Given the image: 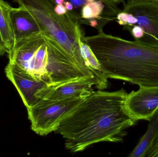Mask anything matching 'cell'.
<instances>
[{
    "mask_svg": "<svg viewBox=\"0 0 158 157\" xmlns=\"http://www.w3.org/2000/svg\"><path fill=\"white\" fill-rule=\"evenodd\" d=\"M127 95L123 88L114 92L94 91L59 123L54 132L63 136L66 147L72 153L100 142H123L128 134L126 130L138 122L124 109Z\"/></svg>",
    "mask_w": 158,
    "mask_h": 157,
    "instance_id": "obj_1",
    "label": "cell"
},
{
    "mask_svg": "<svg viewBox=\"0 0 158 157\" xmlns=\"http://www.w3.org/2000/svg\"><path fill=\"white\" fill-rule=\"evenodd\" d=\"M107 78L123 80L139 87H158V44L130 41L107 35L83 37Z\"/></svg>",
    "mask_w": 158,
    "mask_h": 157,
    "instance_id": "obj_2",
    "label": "cell"
},
{
    "mask_svg": "<svg viewBox=\"0 0 158 157\" xmlns=\"http://www.w3.org/2000/svg\"><path fill=\"white\" fill-rule=\"evenodd\" d=\"M7 53L9 63L48 86L94 77L79 68L59 42L45 30L14 43Z\"/></svg>",
    "mask_w": 158,
    "mask_h": 157,
    "instance_id": "obj_3",
    "label": "cell"
},
{
    "mask_svg": "<svg viewBox=\"0 0 158 157\" xmlns=\"http://www.w3.org/2000/svg\"><path fill=\"white\" fill-rule=\"evenodd\" d=\"M27 9L40 26L59 42L79 68L91 75L97 73L87 65L81 50L84 36L76 15H59L54 10L55 0H14Z\"/></svg>",
    "mask_w": 158,
    "mask_h": 157,
    "instance_id": "obj_4",
    "label": "cell"
},
{
    "mask_svg": "<svg viewBox=\"0 0 158 157\" xmlns=\"http://www.w3.org/2000/svg\"><path fill=\"white\" fill-rule=\"evenodd\" d=\"M87 96L56 100L40 99L27 109L32 131L42 136L54 132L59 123Z\"/></svg>",
    "mask_w": 158,
    "mask_h": 157,
    "instance_id": "obj_5",
    "label": "cell"
},
{
    "mask_svg": "<svg viewBox=\"0 0 158 157\" xmlns=\"http://www.w3.org/2000/svg\"><path fill=\"white\" fill-rule=\"evenodd\" d=\"M122 11L132 14L136 19L135 25L144 30V37L141 41L158 44V2L127 0Z\"/></svg>",
    "mask_w": 158,
    "mask_h": 157,
    "instance_id": "obj_6",
    "label": "cell"
},
{
    "mask_svg": "<svg viewBox=\"0 0 158 157\" xmlns=\"http://www.w3.org/2000/svg\"><path fill=\"white\" fill-rule=\"evenodd\" d=\"M127 114L133 120L149 121L158 110V87H140L128 94L124 102Z\"/></svg>",
    "mask_w": 158,
    "mask_h": 157,
    "instance_id": "obj_7",
    "label": "cell"
},
{
    "mask_svg": "<svg viewBox=\"0 0 158 157\" xmlns=\"http://www.w3.org/2000/svg\"><path fill=\"white\" fill-rule=\"evenodd\" d=\"M93 86L98 88L97 80L94 77H88L56 85L47 86L40 90L36 96L39 99L52 100L87 96L94 92Z\"/></svg>",
    "mask_w": 158,
    "mask_h": 157,
    "instance_id": "obj_8",
    "label": "cell"
},
{
    "mask_svg": "<svg viewBox=\"0 0 158 157\" xmlns=\"http://www.w3.org/2000/svg\"><path fill=\"white\" fill-rule=\"evenodd\" d=\"M5 73L17 89L27 109L40 100L36 97V94L48 86L45 82L35 79L17 65L9 62L6 67Z\"/></svg>",
    "mask_w": 158,
    "mask_h": 157,
    "instance_id": "obj_9",
    "label": "cell"
},
{
    "mask_svg": "<svg viewBox=\"0 0 158 157\" xmlns=\"http://www.w3.org/2000/svg\"><path fill=\"white\" fill-rule=\"evenodd\" d=\"M10 17L15 37V43L41 30H44L32 15L24 7H12Z\"/></svg>",
    "mask_w": 158,
    "mask_h": 157,
    "instance_id": "obj_10",
    "label": "cell"
},
{
    "mask_svg": "<svg viewBox=\"0 0 158 157\" xmlns=\"http://www.w3.org/2000/svg\"><path fill=\"white\" fill-rule=\"evenodd\" d=\"M147 131L140 138L129 157H145L151 150L158 136V110L149 121Z\"/></svg>",
    "mask_w": 158,
    "mask_h": 157,
    "instance_id": "obj_11",
    "label": "cell"
},
{
    "mask_svg": "<svg viewBox=\"0 0 158 157\" xmlns=\"http://www.w3.org/2000/svg\"><path fill=\"white\" fill-rule=\"evenodd\" d=\"M12 6L6 2L0 0V37L8 53L15 43V37L10 17Z\"/></svg>",
    "mask_w": 158,
    "mask_h": 157,
    "instance_id": "obj_12",
    "label": "cell"
},
{
    "mask_svg": "<svg viewBox=\"0 0 158 157\" xmlns=\"http://www.w3.org/2000/svg\"><path fill=\"white\" fill-rule=\"evenodd\" d=\"M81 50L82 55L86 61L87 65L92 70L98 73V74L106 77L102 73L100 64L97 59L96 57L93 53L90 47L83 42V41L81 45Z\"/></svg>",
    "mask_w": 158,
    "mask_h": 157,
    "instance_id": "obj_13",
    "label": "cell"
},
{
    "mask_svg": "<svg viewBox=\"0 0 158 157\" xmlns=\"http://www.w3.org/2000/svg\"><path fill=\"white\" fill-rule=\"evenodd\" d=\"M125 26V28L131 32L135 40L141 41L143 39L145 36V32L141 27L136 25Z\"/></svg>",
    "mask_w": 158,
    "mask_h": 157,
    "instance_id": "obj_14",
    "label": "cell"
},
{
    "mask_svg": "<svg viewBox=\"0 0 158 157\" xmlns=\"http://www.w3.org/2000/svg\"><path fill=\"white\" fill-rule=\"evenodd\" d=\"M86 4L90 6L92 10L94 18L98 17L102 13L104 8V5L102 2L100 1L87 2Z\"/></svg>",
    "mask_w": 158,
    "mask_h": 157,
    "instance_id": "obj_15",
    "label": "cell"
},
{
    "mask_svg": "<svg viewBox=\"0 0 158 157\" xmlns=\"http://www.w3.org/2000/svg\"><path fill=\"white\" fill-rule=\"evenodd\" d=\"M82 17L85 19L94 18L92 10L87 4L83 6L82 9Z\"/></svg>",
    "mask_w": 158,
    "mask_h": 157,
    "instance_id": "obj_16",
    "label": "cell"
},
{
    "mask_svg": "<svg viewBox=\"0 0 158 157\" xmlns=\"http://www.w3.org/2000/svg\"><path fill=\"white\" fill-rule=\"evenodd\" d=\"M147 157H158V136L154 142L153 147Z\"/></svg>",
    "mask_w": 158,
    "mask_h": 157,
    "instance_id": "obj_17",
    "label": "cell"
},
{
    "mask_svg": "<svg viewBox=\"0 0 158 157\" xmlns=\"http://www.w3.org/2000/svg\"><path fill=\"white\" fill-rule=\"evenodd\" d=\"M54 10L59 15L64 14L67 12V9L65 6L62 4H56Z\"/></svg>",
    "mask_w": 158,
    "mask_h": 157,
    "instance_id": "obj_18",
    "label": "cell"
},
{
    "mask_svg": "<svg viewBox=\"0 0 158 157\" xmlns=\"http://www.w3.org/2000/svg\"><path fill=\"white\" fill-rule=\"evenodd\" d=\"M64 6H65L66 8L69 11H72L73 9V5L70 2H68V1H65L64 3Z\"/></svg>",
    "mask_w": 158,
    "mask_h": 157,
    "instance_id": "obj_19",
    "label": "cell"
},
{
    "mask_svg": "<svg viewBox=\"0 0 158 157\" xmlns=\"http://www.w3.org/2000/svg\"><path fill=\"white\" fill-rule=\"evenodd\" d=\"M6 53H7V51L4 47L0 37V56H2Z\"/></svg>",
    "mask_w": 158,
    "mask_h": 157,
    "instance_id": "obj_20",
    "label": "cell"
},
{
    "mask_svg": "<svg viewBox=\"0 0 158 157\" xmlns=\"http://www.w3.org/2000/svg\"><path fill=\"white\" fill-rule=\"evenodd\" d=\"M65 2V0H55L56 3L57 4L63 5Z\"/></svg>",
    "mask_w": 158,
    "mask_h": 157,
    "instance_id": "obj_21",
    "label": "cell"
},
{
    "mask_svg": "<svg viewBox=\"0 0 158 157\" xmlns=\"http://www.w3.org/2000/svg\"><path fill=\"white\" fill-rule=\"evenodd\" d=\"M111 2L113 3H120V2H124L125 0H110Z\"/></svg>",
    "mask_w": 158,
    "mask_h": 157,
    "instance_id": "obj_22",
    "label": "cell"
},
{
    "mask_svg": "<svg viewBox=\"0 0 158 157\" xmlns=\"http://www.w3.org/2000/svg\"><path fill=\"white\" fill-rule=\"evenodd\" d=\"M98 23L95 20H93L91 22V25L93 27L96 26H97Z\"/></svg>",
    "mask_w": 158,
    "mask_h": 157,
    "instance_id": "obj_23",
    "label": "cell"
},
{
    "mask_svg": "<svg viewBox=\"0 0 158 157\" xmlns=\"http://www.w3.org/2000/svg\"><path fill=\"white\" fill-rule=\"evenodd\" d=\"M87 2H94V0H85Z\"/></svg>",
    "mask_w": 158,
    "mask_h": 157,
    "instance_id": "obj_24",
    "label": "cell"
},
{
    "mask_svg": "<svg viewBox=\"0 0 158 157\" xmlns=\"http://www.w3.org/2000/svg\"><path fill=\"white\" fill-rule=\"evenodd\" d=\"M146 1H153V2H158V0H146Z\"/></svg>",
    "mask_w": 158,
    "mask_h": 157,
    "instance_id": "obj_25",
    "label": "cell"
}]
</instances>
